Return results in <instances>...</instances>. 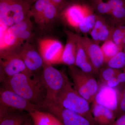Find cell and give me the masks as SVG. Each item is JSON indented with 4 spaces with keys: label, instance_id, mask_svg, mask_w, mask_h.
Instances as JSON below:
<instances>
[{
    "label": "cell",
    "instance_id": "12",
    "mask_svg": "<svg viewBox=\"0 0 125 125\" xmlns=\"http://www.w3.org/2000/svg\"><path fill=\"white\" fill-rule=\"evenodd\" d=\"M92 7L85 4H70L60 13L69 26L78 29L80 24Z\"/></svg>",
    "mask_w": 125,
    "mask_h": 125
},
{
    "label": "cell",
    "instance_id": "35",
    "mask_svg": "<svg viewBox=\"0 0 125 125\" xmlns=\"http://www.w3.org/2000/svg\"><path fill=\"white\" fill-rule=\"evenodd\" d=\"M92 2V4H94V3H97L101 1H103V0H90Z\"/></svg>",
    "mask_w": 125,
    "mask_h": 125
},
{
    "label": "cell",
    "instance_id": "18",
    "mask_svg": "<svg viewBox=\"0 0 125 125\" xmlns=\"http://www.w3.org/2000/svg\"><path fill=\"white\" fill-rule=\"evenodd\" d=\"M113 89L107 86L104 87L96 94L94 102L104 105L115 113L118 99L117 98L115 91Z\"/></svg>",
    "mask_w": 125,
    "mask_h": 125
},
{
    "label": "cell",
    "instance_id": "17",
    "mask_svg": "<svg viewBox=\"0 0 125 125\" xmlns=\"http://www.w3.org/2000/svg\"><path fill=\"white\" fill-rule=\"evenodd\" d=\"M97 15L95 24L90 34L92 39L99 44L110 39L112 27L101 15Z\"/></svg>",
    "mask_w": 125,
    "mask_h": 125
},
{
    "label": "cell",
    "instance_id": "15",
    "mask_svg": "<svg viewBox=\"0 0 125 125\" xmlns=\"http://www.w3.org/2000/svg\"><path fill=\"white\" fill-rule=\"evenodd\" d=\"M92 112L97 125H110L116 118L115 112L95 102H93Z\"/></svg>",
    "mask_w": 125,
    "mask_h": 125
},
{
    "label": "cell",
    "instance_id": "3",
    "mask_svg": "<svg viewBox=\"0 0 125 125\" xmlns=\"http://www.w3.org/2000/svg\"><path fill=\"white\" fill-rule=\"evenodd\" d=\"M68 72L76 91L90 103H93L99 90L98 83L94 76L75 65L69 66Z\"/></svg>",
    "mask_w": 125,
    "mask_h": 125
},
{
    "label": "cell",
    "instance_id": "11",
    "mask_svg": "<svg viewBox=\"0 0 125 125\" xmlns=\"http://www.w3.org/2000/svg\"><path fill=\"white\" fill-rule=\"evenodd\" d=\"M18 53L30 71L39 74V71L42 70L45 62L39 52L33 45L25 42L18 50Z\"/></svg>",
    "mask_w": 125,
    "mask_h": 125
},
{
    "label": "cell",
    "instance_id": "20",
    "mask_svg": "<svg viewBox=\"0 0 125 125\" xmlns=\"http://www.w3.org/2000/svg\"><path fill=\"white\" fill-rule=\"evenodd\" d=\"M20 111L10 109L0 118V125H18L24 123L27 115Z\"/></svg>",
    "mask_w": 125,
    "mask_h": 125
},
{
    "label": "cell",
    "instance_id": "16",
    "mask_svg": "<svg viewBox=\"0 0 125 125\" xmlns=\"http://www.w3.org/2000/svg\"><path fill=\"white\" fill-rule=\"evenodd\" d=\"M75 65L86 73L94 76L96 75L95 70L78 35L76 58Z\"/></svg>",
    "mask_w": 125,
    "mask_h": 125
},
{
    "label": "cell",
    "instance_id": "4",
    "mask_svg": "<svg viewBox=\"0 0 125 125\" xmlns=\"http://www.w3.org/2000/svg\"><path fill=\"white\" fill-rule=\"evenodd\" d=\"M41 76L46 90V97L44 109L55 102L56 96L64 85L68 78L64 72L53 67L45 64Z\"/></svg>",
    "mask_w": 125,
    "mask_h": 125
},
{
    "label": "cell",
    "instance_id": "36",
    "mask_svg": "<svg viewBox=\"0 0 125 125\" xmlns=\"http://www.w3.org/2000/svg\"><path fill=\"white\" fill-rule=\"evenodd\" d=\"M124 31H125V22L124 24Z\"/></svg>",
    "mask_w": 125,
    "mask_h": 125
},
{
    "label": "cell",
    "instance_id": "21",
    "mask_svg": "<svg viewBox=\"0 0 125 125\" xmlns=\"http://www.w3.org/2000/svg\"><path fill=\"white\" fill-rule=\"evenodd\" d=\"M101 48L104 56L105 64L119 52L123 51L110 39L104 42Z\"/></svg>",
    "mask_w": 125,
    "mask_h": 125
},
{
    "label": "cell",
    "instance_id": "34",
    "mask_svg": "<svg viewBox=\"0 0 125 125\" xmlns=\"http://www.w3.org/2000/svg\"><path fill=\"white\" fill-rule=\"evenodd\" d=\"M31 120H32V119L30 117V118H29L27 116L23 125H32Z\"/></svg>",
    "mask_w": 125,
    "mask_h": 125
},
{
    "label": "cell",
    "instance_id": "25",
    "mask_svg": "<svg viewBox=\"0 0 125 125\" xmlns=\"http://www.w3.org/2000/svg\"><path fill=\"white\" fill-rule=\"evenodd\" d=\"M105 65L108 67L116 69H121L125 68V52L123 50L119 52Z\"/></svg>",
    "mask_w": 125,
    "mask_h": 125
},
{
    "label": "cell",
    "instance_id": "37",
    "mask_svg": "<svg viewBox=\"0 0 125 125\" xmlns=\"http://www.w3.org/2000/svg\"><path fill=\"white\" fill-rule=\"evenodd\" d=\"M66 0V1L69 2V1H73V0Z\"/></svg>",
    "mask_w": 125,
    "mask_h": 125
},
{
    "label": "cell",
    "instance_id": "1",
    "mask_svg": "<svg viewBox=\"0 0 125 125\" xmlns=\"http://www.w3.org/2000/svg\"><path fill=\"white\" fill-rule=\"evenodd\" d=\"M2 84L44 109L47 92L41 74H17Z\"/></svg>",
    "mask_w": 125,
    "mask_h": 125
},
{
    "label": "cell",
    "instance_id": "39",
    "mask_svg": "<svg viewBox=\"0 0 125 125\" xmlns=\"http://www.w3.org/2000/svg\"><path fill=\"white\" fill-rule=\"evenodd\" d=\"M23 124H20V125H23Z\"/></svg>",
    "mask_w": 125,
    "mask_h": 125
},
{
    "label": "cell",
    "instance_id": "8",
    "mask_svg": "<svg viewBox=\"0 0 125 125\" xmlns=\"http://www.w3.org/2000/svg\"><path fill=\"white\" fill-rule=\"evenodd\" d=\"M0 105L9 109L29 113L42 110V108L34 104L22 96L11 90L1 87L0 89Z\"/></svg>",
    "mask_w": 125,
    "mask_h": 125
},
{
    "label": "cell",
    "instance_id": "40",
    "mask_svg": "<svg viewBox=\"0 0 125 125\" xmlns=\"http://www.w3.org/2000/svg\"></svg>",
    "mask_w": 125,
    "mask_h": 125
},
{
    "label": "cell",
    "instance_id": "6",
    "mask_svg": "<svg viewBox=\"0 0 125 125\" xmlns=\"http://www.w3.org/2000/svg\"><path fill=\"white\" fill-rule=\"evenodd\" d=\"M29 16L40 28L46 29L59 18L60 12L48 0H36L31 6Z\"/></svg>",
    "mask_w": 125,
    "mask_h": 125
},
{
    "label": "cell",
    "instance_id": "19",
    "mask_svg": "<svg viewBox=\"0 0 125 125\" xmlns=\"http://www.w3.org/2000/svg\"><path fill=\"white\" fill-rule=\"evenodd\" d=\"M29 115L34 125H63L58 118L48 112L37 110Z\"/></svg>",
    "mask_w": 125,
    "mask_h": 125
},
{
    "label": "cell",
    "instance_id": "26",
    "mask_svg": "<svg viewBox=\"0 0 125 125\" xmlns=\"http://www.w3.org/2000/svg\"><path fill=\"white\" fill-rule=\"evenodd\" d=\"M109 15L111 16L114 24L118 25L125 22V5L113 10Z\"/></svg>",
    "mask_w": 125,
    "mask_h": 125
},
{
    "label": "cell",
    "instance_id": "24",
    "mask_svg": "<svg viewBox=\"0 0 125 125\" xmlns=\"http://www.w3.org/2000/svg\"><path fill=\"white\" fill-rule=\"evenodd\" d=\"M120 70L104 65L99 71L98 75L101 83L105 84L111 79L116 77Z\"/></svg>",
    "mask_w": 125,
    "mask_h": 125
},
{
    "label": "cell",
    "instance_id": "31",
    "mask_svg": "<svg viewBox=\"0 0 125 125\" xmlns=\"http://www.w3.org/2000/svg\"><path fill=\"white\" fill-rule=\"evenodd\" d=\"M119 83L120 86L122 88L125 85V67L121 69L120 73L117 76Z\"/></svg>",
    "mask_w": 125,
    "mask_h": 125
},
{
    "label": "cell",
    "instance_id": "7",
    "mask_svg": "<svg viewBox=\"0 0 125 125\" xmlns=\"http://www.w3.org/2000/svg\"><path fill=\"white\" fill-rule=\"evenodd\" d=\"M0 62V80L1 83L17 74L32 73L26 67L18 55V51L1 54Z\"/></svg>",
    "mask_w": 125,
    "mask_h": 125
},
{
    "label": "cell",
    "instance_id": "27",
    "mask_svg": "<svg viewBox=\"0 0 125 125\" xmlns=\"http://www.w3.org/2000/svg\"><path fill=\"white\" fill-rule=\"evenodd\" d=\"M92 8L96 11L99 15H110L111 10L107 2L103 1L92 4Z\"/></svg>",
    "mask_w": 125,
    "mask_h": 125
},
{
    "label": "cell",
    "instance_id": "28",
    "mask_svg": "<svg viewBox=\"0 0 125 125\" xmlns=\"http://www.w3.org/2000/svg\"><path fill=\"white\" fill-rule=\"evenodd\" d=\"M115 113L116 118L121 115L125 114V85L122 87L118 98L117 108Z\"/></svg>",
    "mask_w": 125,
    "mask_h": 125
},
{
    "label": "cell",
    "instance_id": "13",
    "mask_svg": "<svg viewBox=\"0 0 125 125\" xmlns=\"http://www.w3.org/2000/svg\"><path fill=\"white\" fill-rule=\"evenodd\" d=\"M81 42L95 70L96 75L105 65L104 56L101 47L97 43L88 36H80Z\"/></svg>",
    "mask_w": 125,
    "mask_h": 125
},
{
    "label": "cell",
    "instance_id": "10",
    "mask_svg": "<svg viewBox=\"0 0 125 125\" xmlns=\"http://www.w3.org/2000/svg\"><path fill=\"white\" fill-rule=\"evenodd\" d=\"M45 110L55 116L63 125H97L85 117L55 103L48 105Z\"/></svg>",
    "mask_w": 125,
    "mask_h": 125
},
{
    "label": "cell",
    "instance_id": "33",
    "mask_svg": "<svg viewBox=\"0 0 125 125\" xmlns=\"http://www.w3.org/2000/svg\"><path fill=\"white\" fill-rule=\"evenodd\" d=\"M110 125H125V114L118 116Z\"/></svg>",
    "mask_w": 125,
    "mask_h": 125
},
{
    "label": "cell",
    "instance_id": "29",
    "mask_svg": "<svg viewBox=\"0 0 125 125\" xmlns=\"http://www.w3.org/2000/svg\"><path fill=\"white\" fill-rule=\"evenodd\" d=\"M53 4L55 5L60 12L64 10L67 6L70 4V3L66 0H48Z\"/></svg>",
    "mask_w": 125,
    "mask_h": 125
},
{
    "label": "cell",
    "instance_id": "14",
    "mask_svg": "<svg viewBox=\"0 0 125 125\" xmlns=\"http://www.w3.org/2000/svg\"><path fill=\"white\" fill-rule=\"evenodd\" d=\"M67 36V41L64 47L60 64L69 66L75 65L76 58L77 42L78 35L71 31H65Z\"/></svg>",
    "mask_w": 125,
    "mask_h": 125
},
{
    "label": "cell",
    "instance_id": "5",
    "mask_svg": "<svg viewBox=\"0 0 125 125\" xmlns=\"http://www.w3.org/2000/svg\"><path fill=\"white\" fill-rule=\"evenodd\" d=\"M36 0H0V22L2 23L9 18L15 24L24 20L29 16L30 11Z\"/></svg>",
    "mask_w": 125,
    "mask_h": 125
},
{
    "label": "cell",
    "instance_id": "23",
    "mask_svg": "<svg viewBox=\"0 0 125 125\" xmlns=\"http://www.w3.org/2000/svg\"><path fill=\"white\" fill-rule=\"evenodd\" d=\"M124 23L112 26L111 36L109 39L114 42L117 45L123 50L122 47V41L125 35Z\"/></svg>",
    "mask_w": 125,
    "mask_h": 125
},
{
    "label": "cell",
    "instance_id": "2",
    "mask_svg": "<svg viewBox=\"0 0 125 125\" xmlns=\"http://www.w3.org/2000/svg\"><path fill=\"white\" fill-rule=\"evenodd\" d=\"M53 103L77 113L95 122L92 115L90 103L81 96L74 88L68 78Z\"/></svg>",
    "mask_w": 125,
    "mask_h": 125
},
{
    "label": "cell",
    "instance_id": "9",
    "mask_svg": "<svg viewBox=\"0 0 125 125\" xmlns=\"http://www.w3.org/2000/svg\"><path fill=\"white\" fill-rule=\"evenodd\" d=\"M39 52L45 64H60L64 47L57 39L51 38L40 39L38 41Z\"/></svg>",
    "mask_w": 125,
    "mask_h": 125
},
{
    "label": "cell",
    "instance_id": "30",
    "mask_svg": "<svg viewBox=\"0 0 125 125\" xmlns=\"http://www.w3.org/2000/svg\"><path fill=\"white\" fill-rule=\"evenodd\" d=\"M107 2L111 11L114 9L125 5V0H108Z\"/></svg>",
    "mask_w": 125,
    "mask_h": 125
},
{
    "label": "cell",
    "instance_id": "32",
    "mask_svg": "<svg viewBox=\"0 0 125 125\" xmlns=\"http://www.w3.org/2000/svg\"><path fill=\"white\" fill-rule=\"evenodd\" d=\"M105 85L112 88H114L116 87L120 86V84L116 76L112 78L110 80L108 81Z\"/></svg>",
    "mask_w": 125,
    "mask_h": 125
},
{
    "label": "cell",
    "instance_id": "38",
    "mask_svg": "<svg viewBox=\"0 0 125 125\" xmlns=\"http://www.w3.org/2000/svg\"><path fill=\"white\" fill-rule=\"evenodd\" d=\"M123 51L125 52V47H124V48H123Z\"/></svg>",
    "mask_w": 125,
    "mask_h": 125
},
{
    "label": "cell",
    "instance_id": "22",
    "mask_svg": "<svg viewBox=\"0 0 125 125\" xmlns=\"http://www.w3.org/2000/svg\"><path fill=\"white\" fill-rule=\"evenodd\" d=\"M97 15L94 13L93 9L92 8L81 23L78 30L85 34L90 33L95 24Z\"/></svg>",
    "mask_w": 125,
    "mask_h": 125
}]
</instances>
